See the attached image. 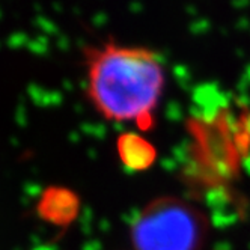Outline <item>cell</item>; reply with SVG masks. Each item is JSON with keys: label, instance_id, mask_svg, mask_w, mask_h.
I'll list each match as a JSON object with an SVG mask.
<instances>
[{"label": "cell", "instance_id": "3", "mask_svg": "<svg viewBox=\"0 0 250 250\" xmlns=\"http://www.w3.org/2000/svg\"><path fill=\"white\" fill-rule=\"evenodd\" d=\"M80 196L63 186L45 187L35 204L37 216L56 228H68L73 225L80 216Z\"/></svg>", "mask_w": 250, "mask_h": 250}, {"label": "cell", "instance_id": "5", "mask_svg": "<svg viewBox=\"0 0 250 250\" xmlns=\"http://www.w3.org/2000/svg\"><path fill=\"white\" fill-rule=\"evenodd\" d=\"M240 144L250 152V105L240 119Z\"/></svg>", "mask_w": 250, "mask_h": 250}, {"label": "cell", "instance_id": "2", "mask_svg": "<svg viewBox=\"0 0 250 250\" xmlns=\"http://www.w3.org/2000/svg\"><path fill=\"white\" fill-rule=\"evenodd\" d=\"M130 235L136 250H201L205 220L194 207L165 196L139 212Z\"/></svg>", "mask_w": 250, "mask_h": 250}, {"label": "cell", "instance_id": "4", "mask_svg": "<svg viewBox=\"0 0 250 250\" xmlns=\"http://www.w3.org/2000/svg\"><path fill=\"white\" fill-rule=\"evenodd\" d=\"M118 152L122 163L134 170L145 169L152 160V151L148 142L136 134H124L118 140Z\"/></svg>", "mask_w": 250, "mask_h": 250}, {"label": "cell", "instance_id": "1", "mask_svg": "<svg viewBox=\"0 0 250 250\" xmlns=\"http://www.w3.org/2000/svg\"><path fill=\"white\" fill-rule=\"evenodd\" d=\"M86 95L110 122H134L149 130L166 83L163 63L152 50L107 41L84 50Z\"/></svg>", "mask_w": 250, "mask_h": 250}]
</instances>
